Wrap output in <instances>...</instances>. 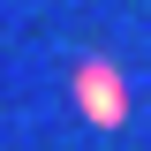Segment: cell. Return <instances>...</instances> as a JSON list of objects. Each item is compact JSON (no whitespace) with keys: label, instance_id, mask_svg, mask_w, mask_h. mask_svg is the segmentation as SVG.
<instances>
[{"label":"cell","instance_id":"6da1fadb","mask_svg":"<svg viewBox=\"0 0 151 151\" xmlns=\"http://www.w3.org/2000/svg\"><path fill=\"white\" fill-rule=\"evenodd\" d=\"M76 106H83L91 129H121V121H129V76L113 68L106 53L76 60Z\"/></svg>","mask_w":151,"mask_h":151}]
</instances>
